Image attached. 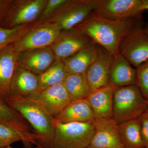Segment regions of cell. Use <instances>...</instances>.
<instances>
[{
  "label": "cell",
  "instance_id": "28",
  "mask_svg": "<svg viewBox=\"0 0 148 148\" xmlns=\"http://www.w3.org/2000/svg\"><path fill=\"white\" fill-rule=\"evenodd\" d=\"M67 1V0H47L39 17L35 23L40 24L46 21Z\"/></svg>",
  "mask_w": 148,
  "mask_h": 148
},
{
  "label": "cell",
  "instance_id": "9",
  "mask_svg": "<svg viewBox=\"0 0 148 148\" xmlns=\"http://www.w3.org/2000/svg\"><path fill=\"white\" fill-rule=\"evenodd\" d=\"M119 53L135 68L148 61V36L143 29L136 28L124 37L120 45Z\"/></svg>",
  "mask_w": 148,
  "mask_h": 148
},
{
  "label": "cell",
  "instance_id": "20",
  "mask_svg": "<svg viewBox=\"0 0 148 148\" xmlns=\"http://www.w3.org/2000/svg\"><path fill=\"white\" fill-rule=\"evenodd\" d=\"M115 87L111 85L92 91L86 99L95 119L113 117V94Z\"/></svg>",
  "mask_w": 148,
  "mask_h": 148
},
{
  "label": "cell",
  "instance_id": "22",
  "mask_svg": "<svg viewBox=\"0 0 148 148\" xmlns=\"http://www.w3.org/2000/svg\"><path fill=\"white\" fill-rule=\"evenodd\" d=\"M118 128L120 136L125 148H145L139 118L121 123L118 125Z\"/></svg>",
  "mask_w": 148,
  "mask_h": 148
},
{
  "label": "cell",
  "instance_id": "23",
  "mask_svg": "<svg viewBox=\"0 0 148 148\" xmlns=\"http://www.w3.org/2000/svg\"><path fill=\"white\" fill-rule=\"evenodd\" d=\"M64 84L72 101L86 99L92 92L85 73L69 74Z\"/></svg>",
  "mask_w": 148,
  "mask_h": 148
},
{
  "label": "cell",
  "instance_id": "8",
  "mask_svg": "<svg viewBox=\"0 0 148 148\" xmlns=\"http://www.w3.org/2000/svg\"><path fill=\"white\" fill-rule=\"evenodd\" d=\"M145 0H97L92 14L115 19L140 17Z\"/></svg>",
  "mask_w": 148,
  "mask_h": 148
},
{
  "label": "cell",
  "instance_id": "33",
  "mask_svg": "<svg viewBox=\"0 0 148 148\" xmlns=\"http://www.w3.org/2000/svg\"><path fill=\"white\" fill-rule=\"evenodd\" d=\"M143 31L147 36H148V27L145 29H143Z\"/></svg>",
  "mask_w": 148,
  "mask_h": 148
},
{
  "label": "cell",
  "instance_id": "35",
  "mask_svg": "<svg viewBox=\"0 0 148 148\" xmlns=\"http://www.w3.org/2000/svg\"><path fill=\"white\" fill-rule=\"evenodd\" d=\"M147 111H148V110H147Z\"/></svg>",
  "mask_w": 148,
  "mask_h": 148
},
{
  "label": "cell",
  "instance_id": "26",
  "mask_svg": "<svg viewBox=\"0 0 148 148\" xmlns=\"http://www.w3.org/2000/svg\"><path fill=\"white\" fill-rule=\"evenodd\" d=\"M22 140L21 136L8 125L0 122V148L10 146Z\"/></svg>",
  "mask_w": 148,
  "mask_h": 148
},
{
  "label": "cell",
  "instance_id": "10",
  "mask_svg": "<svg viewBox=\"0 0 148 148\" xmlns=\"http://www.w3.org/2000/svg\"><path fill=\"white\" fill-rule=\"evenodd\" d=\"M93 42L83 32L73 28L62 30L50 47L56 58L63 61L87 47Z\"/></svg>",
  "mask_w": 148,
  "mask_h": 148
},
{
  "label": "cell",
  "instance_id": "13",
  "mask_svg": "<svg viewBox=\"0 0 148 148\" xmlns=\"http://www.w3.org/2000/svg\"><path fill=\"white\" fill-rule=\"evenodd\" d=\"M114 58L113 56L100 46L97 58L85 73L92 92L110 85V70Z\"/></svg>",
  "mask_w": 148,
  "mask_h": 148
},
{
  "label": "cell",
  "instance_id": "14",
  "mask_svg": "<svg viewBox=\"0 0 148 148\" xmlns=\"http://www.w3.org/2000/svg\"><path fill=\"white\" fill-rule=\"evenodd\" d=\"M56 58L50 47L24 51L18 53V66L40 75L53 64Z\"/></svg>",
  "mask_w": 148,
  "mask_h": 148
},
{
  "label": "cell",
  "instance_id": "36",
  "mask_svg": "<svg viewBox=\"0 0 148 148\" xmlns=\"http://www.w3.org/2000/svg\"></svg>",
  "mask_w": 148,
  "mask_h": 148
},
{
  "label": "cell",
  "instance_id": "15",
  "mask_svg": "<svg viewBox=\"0 0 148 148\" xmlns=\"http://www.w3.org/2000/svg\"><path fill=\"white\" fill-rule=\"evenodd\" d=\"M18 53L12 44L0 50V100L6 104L10 98L11 83L18 66Z\"/></svg>",
  "mask_w": 148,
  "mask_h": 148
},
{
  "label": "cell",
  "instance_id": "11",
  "mask_svg": "<svg viewBox=\"0 0 148 148\" xmlns=\"http://www.w3.org/2000/svg\"><path fill=\"white\" fill-rule=\"evenodd\" d=\"M94 132L89 147L125 148L119 131L118 124L113 117L96 119Z\"/></svg>",
  "mask_w": 148,
  "mask_h": 148
},
{
  "label": "cell",
  "instance_id": "27",
  "mask_svg": "<svg viewBox=\"0 0 148 148\" xmlns=\"http://www.w3.org/2000/svg\"><path fill=\"white\" fill-rule=\"evenodd\" d=\"M137 84L142 94L148 101V61L136 68Z\"/></svg>",
  "mask_w": 148,
  "mask_h": 148
},
{
  "label": "cell",
  "instance_id": "1",
  "mask_svg": "<svg viewBox=\"0 0 148 148\" xmlns=\"http://www.w3.org/2000/svg\"><path fill=\"white\" fill-rule=\"evenodd\" d=\"M140 18L115 19L92 14L74 28L86 34L114 57L119 53L120 45L124 37L140 27Z\"/></svg>",
  "mask_w": 148,
  "mask_h": 148
},
{
  "label": "cell",
  "instance_id": "18",
  "mask_svg": "<svg viewBox=\"0 0 148 148\" xmlns=\"http://www.w3.org/2000/svg\"><path fill=\"white\" fill-rule=\"evenodd\" d=\"M110 85L119 87L137 84V71L123 56L114 57L109 76Z\"/></svg>",
  "mask_w": 148,
  "mask_h": 148
},
{
  "label": "cell",
  "instance_id": "19",
  "mask_svg": "<svg viewBox=\"0 0 148 148\" xmlns=\"http://www.w3.org/2000/svg\"><path fill=\"white\" fill-rule=\"evenodd\" d=\"M55 123L93 122L95 118L87 99L71 101L58 115L54 117Z\"/></svg>",
  "mask_w": 148,
  "mask_h": 148
},
{
  "label": "cell",
  "instance_id": "5",
  "mask_svg": "<svg viewBox=\"0 0 148 148\" xmlns=\"http://www.w3.org/2000/svg\"><path fill=\"white\" fill-rule=\"evenodd\" d=\"M97 2V0H67L45 22L55 23L61 31L73 29L92 15Z\"/></svg>",
  "mask_w": 148,
  "mask_h": 148
},
{
  "label": "cell",
  "instance_id": "24",
  "mask_svg": "<svg viewBox=\"0 0 148 148\" xmlns=\"http://www.w3.org/2000/svg\"><path fill=\"white\" fill-rule=\"evenodd\" d=\"M68 75L63 61L56 58L45 72L38 76L41 92L51 86L64 83Z\"/></svg>",
  "mask_w": 148,
  "mask_h": 148
},
{
  "label": "cell",
  "instance_id": "3",
  "mask_svg": "<svg viewBox=\"0 0 148 148\" xmlns=\"http://www.w3.org/2000/svg\"><path fill=\"white\" fill-rule=\"evenodd\" d=\"M148 109V101L136 85L115 88L113 118L118 124L139 118Z\"/></svg>",
  "mask_w": 148,
  "mask_h": 148
},
{
  "label": "cell",
  "instance_id": "16",
  "mask_svg": "<svg viewBox=\"0 0 148 148\" xmlns=\"http://www.w3.org/2000/svg\"><path fill=\"white\" fill-rule=\"evenodd\" d=\"M10 91V98L37 99L41 92L38 76L18 66L12 80Z\"/></svg>",
  "mask_w": 148,
  "mask_h": 148
},
{
  "label": "cell",
  "instance_id": "17",
  "mask_svg": "<svg viewBox=\"0 0 148 148\" xmlns=\"http://www.w3.org/2000/svg\"><path fill=\"white\" fill-rule=\"evenodd\" d=\"M49 113L55 117L71 102L64 83L46 88L37 98Z\"/></svg>",
  "mask_w": 148,
  "mask_h": 148
},
{
  "label": "cell",
  "instance_id": "32",
  "mask_svg": "<svg viewBox=\"0 0 148 148\" xmlns=\"http://www.w3.org/2000/svg\"><path fill=\"white\" fill-rule=\"evenodd\" d=\"M36 147H35L34 148H31L30 147L29 148H44V147H42V146L39 145H36ZM12 148V147H11V146H8V147H6L4 148Z\"/></svg>",
  "mask_w": 148,
  "mask_h": 148
},
{
  "label": "cell",
  "instance_id": "21",
  "mask_svg": "<svg viewBox=\"0 0 148 148\" xmlns=\"http://www.w3.org/2000/svg\"><path fill=\"white\" fill-rule=\"evenodd\" d=\"M100 45L95 42L63 60L68 75L84 73L97 58Z\"/></svg>",
  "mask_w": 148,
  "mask_h": 148
},
{
  "label": "cell",
  "instance_id": "6",
  "mask_svg": "<svg viewBox=\"0 0 148 148\" xmlns=\"http://www.w3.org/2000/svg\"><path fill=\"white\" fill-rule=\"evenodd\" d=\"M61 31L58 25L53 22L35 23L33 27L12 45L18 53L29 49L49 47Z\"/></svg>",
  "mask_w": 148,
  "mask_h": 148
},
{
  "label": "cell",
  "instance_id": "30",
  "mask_svg": "<svg viewBox=\"0 0 148 148\" xmlns=\"http://www.w3.org/2000/svg\"><path fill=\"white\" fill-rule=\"evenodd\" d=\"M12 1L0 0V24L5 16Z\"/></svg>",
  "mask_w": 148,
  "mask_h": 148
},
{
  "label": "cell",
  "instance_id": "2",
  "mask_svg": "<svg viewBox=\"0 0 148 148\" xmlns=\"http://www.w3.org/2000/svg\"><path fill=\"white\" fill-rule=\"evenodd\" d=\"M7 104L27 120L39 137L38 145L49 148L55 129L54 117L37 99L11 97Z\"/></svg>",
  "mask_w": 148,
  "mask_h": 148
},
{
  "label": "cell",
  "instance_id": "34",
  "mask_svg": "<svg viewBox=\"0 0 148 148\" xmlns=\"http://www.w3.org/2000/svg\"><path fill=\"white\" fill-rule=\"evenodd\" d=\"M86 148H90V147H88Z\"/></svg>",
  "mask_w": 148,
  "mask_h": 148
},
{
  "label": "cell",
  "instance_id": "31",
  "mask_svg": "<svg viewBox=\"0 0 148 148\" xmlns=\"http://www.w3.org/2000/svg\"><path fill=\"white\" fill-rule=\"evenodd\" d=\"M144 10H148V0H145V4H144V7H143Z\"/></svg>",
  "mask_w": 148,
  "mask_h": 148
},
{
  "label": "cell",
  "instance_id": "12",
  "mask_svg": "<svg viewBox=\"0 0 148 148\" xmlns=\"http://www.w3.org/2000/svg\"><path fill=\"white\" fill-rule=\"evenodd\" d=\"M0 122L15 130L21 136L26 147L36 144L39 137L34 128L21 114L1 100Z\"/></svg>",
  "mask_w": 148,
  "mask_h": 148
},
{
  "label": "cell",
  "instance_id": "7",
  "mask_svg": "<svg viewBox=\"0 0 148 148\" xmlns=\"http://www.w3.org/2000/svg\"><path fill=\"white\" fill-rule=\"evenodd\" d=\"M47 0L12 1L1 24L6 28L33 24L38 20Z\"/></svg>",
  "mask_w": 148,
  "mask_h": 148
},
{
  "label": "cell",
  "instance_id": "29",
  "mask_svg": "<svg viewBox=\"0 0 148 148\" xmlns=\"http://www.w3.org/2000/svg\"><path fill=\"white\" fill-rule=\"evenodd\" d=\"M141 125V133L145 148H148V111L139 118Z\"/></svg>",
  "mask_w": 148,
  "mask_h": 148
},
{
  "label": "cell",
  "instance_id": "4",
  "mask_svg": "<svg viewBox=\"0 0 148 148\" xmlns=\"http://www.w3.org/2000/svg\"><path fill=\"white\" fill-rule=\"evenodd\" d=\"M54 135L49 148H86L94 134L93 122L55 123Z\"/></svg>",
  "mask_w": 148,
  "mask_h": 148
},
{
  "label": "cell",
  "instance_id": "25",
  "mask_svg": "<svg viewBox=\"0 0 148 148\" xmlns=\"http://www.w3.org/2000/svg\"><path fill=\"white\" fill-rule=\"evenodd\" d=\"M34 24L33 23L12 28H6L0 24V50L16 41Z\"/></svg>",
  "mask_w": 148,
  "mask_h": 148
}]
</instances>
